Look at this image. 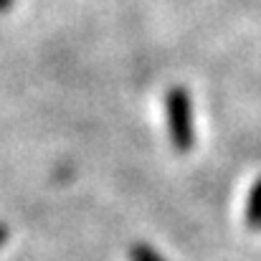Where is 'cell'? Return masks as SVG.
<instances>
[{
  "mask_svg": "<svg viewBox=\"0 0 261 261\" xmlns=\"http://www.w3.org/2000/svg\"><path fill=\"white\" fill-rule=\"evenodd\" d=\"M165 114H168V135L175 152H190L195 145V127H193V101L182 87H173L165 96Z\"/></svg>",
  "mask_w": 261,
  "mask_h": 261,
  "instance_id": "6da1fadb",
  "label": "cell"
},
{
  "mask_svg": "<svg viewBox=\"0 0 261 261\" xmlns=\"http://www.w3.org/2000/svg\"><path fill=\"white\" fill-rule=\"evenodd\" d=\"M246 223L254 231L261 228V177L251 185V193H249V200H246Z\"/></svg>",
  "mask_w": 261,
  "mask_h": 261,
  "instance_id": "7a4b0ae2",
  "label": "cell"
},
{
  "mask_svg": "<svg viewBox=\"0 0 261 261\" xmlns=\"http://www.w3.org/2000/svg\"><path fill=\"white\" fill-rule=\"evenodd\" d=\"M129 261H168V259L163 254H158L150 244L137 241V244L129 246Z\"/></svg>",
  "mask_w": 261,
  "mask_h": 261,
  "instance_id": "3957f363",
  "label": "cell"
},
{
  "mask_svg": "<svg viewBox=\"0 0 261 261\" xmlns=\"http://www.w3.org/2000/svg\"><path fill=\"white\" fill-rule=\"evenodd\" d=\"M8 239H10V231H8V226H3V223H0V246H5V244H8Z\"/></svg>",
  "mask_w": 261,
  "mask_h": 261,
  "instance_id": "277c9868",
  "label": "cell"
},
{
  "mask_svg": "<svg viewBox=\"0 0 261 261\" xmlns=\"http://www.w3.org/2000/svg\"><path fill=\"white\" fill-rule=\"evenodd\" d=\"M13 3H15V0H0V13H8V10L13 8Z\"/></svg>",
  "mask_w": 261,
  "mask_h": 261,
  "instance_id": "5b68a950",
  "label": "cell"
}]
</instances>
